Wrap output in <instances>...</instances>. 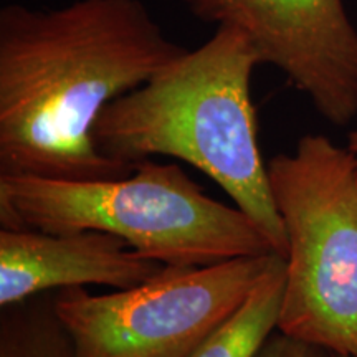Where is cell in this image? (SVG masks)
<instances>
[{"mask_svg":"<svg viewBox=\"0 0 357 357\" xmlns=\"http://www.w3.org/2000/svg\"><path fill=\"white\" fill-rule=\"evenodd\" d=\"M142 0L0 10V176L111 178L132 172L98 149L106 106L185 53Z\"/></svg>","mask_w":357,"mask_h":357,"instance_id":"6da1fadb","label":"cell"},{"mask_svg":"<svg viewBox=\"0 0 357 357\" xmlns=\"http://www.w3.org/2000/svg\"><path fill=\"white\" fill-rule=\"evenodd\" d=\"M258 65L240 30L217 26L207 42L109 102L93 137L101 154L131 169L158 155L199 169L284 257L287 234L271 194L252 100Z\"/></svg>","mask_w":357,"mask_h":357,"instance_id":"7a4b0ae2","label":"cell"},{"mask_svg":"<svg viewBox=\"0 0 357 357\" xmlns=\"http://www.w3.org/2000/svg\"><path fill=\"white\" fill-rule=\"evenodd\" d=\"M0 227L105 231L164 266L276 253L247 213L208 197L178 164L154 159L111 178L0 176Z\"/></svg>","mask_w":357,"mask_h":357,"instance_id":"3957f363","label":"cell"},{"mask_svg":"<svg viewBox=\"0 0 357 357\" xmlns=\"http://www.w3.org/2000/svg\"><path fill=\"white\" fill-rule=\"evenodd\" d=\"M287 234L278 331L336 356H357V166L347 147L306 134L268 160Z\"/></svg>","mask_w":357,"mask_h":357,"instance_id":"277c9868","label":"cell"},{"mask_svg":"<svg viewBox=\"0 0 357 357\" xmlns=\"http://www.w3.org/2000/svg\"><path fill=\"white\" fill-rule=\"evenodd\" d=\"M280 253L164 266L139 287L55 291L75 357H187L247 300Z\"/></svg>","mask_w":357,"mask_h":357,"instance_id":"5b68a950","label":"cell"},{"mask_svg":"<svg viewBox=\"0 0 357 357\" xmlns=\"http://www.w3.org/2000/svg\"><path fill=\"white\" fill-rule=\"evenodd\" d=\"M195 17L234 26L333 126L357 116V29L344 0H190Z\"/></svg>","mask_w":357,"mask_h":357,"instance_id":"8992f818","label":"cell"},{"mask_svg":"<svg viewBox=\"0 0 357 357\" xmlns=\"http://www.w3.org/2000/svg\"><path fill=\"white\" fill-rule=\"evenodd\" d=\"M162 268L105 231L0 227V307L68 288H134Z\"/></svg>","mask_w":357,"mask_h":357,"instance_id":"52a82bcc","label":"cell"},{"mask_svg":"<svg viewBox=\"0 0 357 357\" xmlns=\"http://www.w3.org/2000/svg\"><path fill=\"white\" fill-rule=\"evenodd\" d=\"M287 260L276 255L242 305L187 357H257L278 329Z\"/></svg>","mask_w":357,"mask_h":357,"instance_id":"ba28073f","label":"cell"},{"mask_svg":"<svg viewBox=\"0 0 357 357\" xmlns=\"http://www.w3.org/2000/svg\"><path fill=\"white\" fill-rule=\"evenodd\" d=\"M0 357H75L55 291L0 307Z\"/></svg>","mask_w":357,"mask_h":357,"instance_id":"9c48e42d","label":"cell"},{"mask_svg":"<svg viewBox=\"0 0 357 357\" xmlns=\"http://www.w3.org/2000/svg\"><path fill=\"white\" fill-rule=\"evenodd\" d=\"M257 357H333V352L307 344L276 329Z\"/></svg>","mask_w":357,"mask_h":357,"instance_id":"30bf717a","label":"cell"},{"mask_svg":"<svg viewBox=\"0 0 357 357\" xmlns=\"http://www.w3.org/2000/svg\"><path fill=\"white\" fill-rule=\"evenodd\" d=\"M347 151L352 154V158L356 160V166H357V126L352 129L347 136Z\"/></svg>","mask_w":357,"mask_h":357,"instance_id":"8fae6325","label":"cell"},{"mask_svg":"<svg viewBox=\"0 0 357 357\" xmlns=\"http://www.w3.org/2000/svg\"><path fill=\"white\" fill-rule=\"evenodd\" d=\"M333 357H357V356H336V354H333Z\"/></svg>","mask_w":357,"mask_h":357,"instance_id":"7c38bea8","label":"cell"},{"mask_svg":"<svg viewBox=\"0 0 357 357\" xmlns=\"http://www.w3.org/2000/svg\"><path fill=\"white\" fill-rule=\"evenodd\" d=\"M181 2H184L185 6H189V3H190V0H181Z\"/></svg>","mask_w":357,"mask_h":357,"instance_id":"4fadbf2b","label":"cell"}]
</instances>
